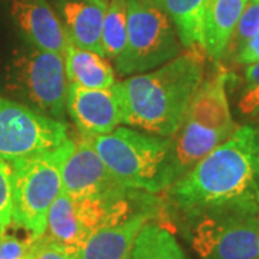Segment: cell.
<instances>
[{
	"instance_id": "6da1fadb",
	"label": "cell",
	"mask_w": 259,
	"mask_h": 259,
	"mask_svg": "<svg viewBox=\"0 0 259 259\" xmlns=\"http://www.w3.org/2000/svg\"><path fill=\"white\" fill-rule=\"evenodd\" d=\"M167 190L189 216L218 209L259 210V130L238 127Z\"/></svg>"
},
{
	"instance_id": "7a4b0ae2",
	"label": "cell",
	"mask_w": 259,
	"mask_h": 259,
	"mask_svg": "<svg viewBox=\"0 0 259 259\" xmlns=\"http://www.w3.org/2000/svg\"><path fill=\"white\" fill-rule=\"evenodd\" d=\"M203 81L204 52L194 48L156 69L115 82L122 104V124L173 137Z\"/></svg>"
},
{
	"instance_id": "3957f363",
	"label": "cell",
	"mask_w": 259,
	"mask_h": 259,
	"mask_svg": "<svg viewBox=\"0 0 259 259\" xmlns=\"http://www.w3.org/2000/svg\"><path fill=\"white\" fill-rule=\"evenodd\" d=\"M91 143L107 168L130 190L158 193L176 182L171 137L117 127L91 137Z\"/></svg>"
},
{
	"instance_id": "277c9868",
	"label": "cell",
	"mask_w": 259,
	"mask_h": 259,
	"mask_svg": "<svg viewBox=\"0 0 259 259\" xmlns=\"http://www.w3.org/2000/svg\"><path fill=\"white\" fill-rule=\"evenodd\" d=\"M221 71L203 81L193 97L173 141L175 176L179 180L238 128L232 118L226 82Z\"/></svg>"
},
{
	"instance_id": "5b68a950",
	"label": "cell",
	"mask_w": 259,
	"mask_h": 259,
	"mask_svg": "<svg viewBox=\"0 0 259 259\" xmlns=\"http://www.w3.org/2000/svg\"><path fill=\"white\" fill-rule=\"evenodd\" d=\"M74 148V140L61 147L9 161L13 185L12 223L35 239L47 232L48 213L62 192V164Z\"/></svg>"
},
{
	"instance_id": "8992f818",
	"label": "cell",
	"mask_w": 259,
	"mask_h": 259,
	"mask_svg": "<svg viewBox=\"0 0 259 259\" xmlns=\"http://www.w3.org/2000/svg\"><path fill=\"white\" fill-rule=\"evenodd\" d=\"M6 90L29 108L64 121L68 93L64 56L30 44L19 48L6 69Z\"/></svg>"
},
{
	"instance_id": "52a82bcc",
	"label": "cell",
	"mask_w": 259,
	"mask_h": 259,
	"mask_svg": "<svg viewBox=\"0 0 259 259\" xmlns=\"http://www.w3.org/2000/svg\"><path fill=\"white\" fill-rule=\"evenodd\" d=\"M171 19L151 0H127V45L115 61L121 75L156 69L182 54Z\"/></svg>"
},
{
	"instance_id": "ba28073f",
	"label": "cell",
	"mask_w": 259,
	"mask_h": 259,
	"mask_svg": "<svg viewBox=\"0 0 259 259\" xmlns=\"http://www.w3.org/2000/svg\"><path fill=\"white\" fill-rule=\"evenodd\" d=\"M190 218L189 241L202 259H259V210L218 209Z\"/></svg>"
},
{
	"instance_id": "9c48e42d",
	"label": "cell",
	"mask_w": 259,
	"mask_h": 259,
	"mask_svg": "<svg viewBox=\"0 0 259 259\" xmlns=\"http://www.w3.org/2000/svg\"><path fill=\"white\" fill-rule=\"evenodd\" d=\"M133 213L128 197L118 200L72 199L61 192L48 213V241L66 253L79 249L98 229L120 222Z\"/></svg>"
},
{
	"instance_id": "30bf717a",
	"label": "cell",
	"mask_w": 259,
	"mask_h": 259,
	"mask_svg": "<svg viewBox=\"0 0 259 259\" xmlns=\"http://www.w3.org/2000/svg\"><path fill=\"white\" fill-rule=\"evenodd\" d=\"M69 127L29 108L22 102L0 97V157L12 161L61 147L69 140Z\"/></svg>"
},
{
	"instance_id": "8fae6325",
	"label": "cell",
	"mask_w": 259,
	"mask_h": 259,
	"mask_svg": "<svg viewBox=\"0 0 259 259\" xmlns=\"http://www.w3.org/2000/svg\"><path fill=\"white\" fill-rule=\"evenodd\" d=\"M62 192L72 199L118 200L130 196V189L104 164L91 137L81 133L62 164Z\"/></svg>"
},
{
	"instance_id": "7c38bea8",
	"label": "cell",
	"mask_w": 259,
	"mask_h": 259,
	"mask_svg": "<svg viewBox=\"0 0 259 259\" xmlns=\"http://www.w3.org/2000/svg\"><path fill=\"white\" fill-rule=\"evenodd\" d=\"M66 112L83 136H104L122 124V104L115 83L111 88H82L68 83Z\"/></svg>"
},
{
	"instance_id": "4fadbf2b",
	"label": "cell",
	"mask_w": 259,
	"mask_h": 259,
	"mask_svg": "<svg viewBox=\"0 0 259 259\" xmlns=\"http://www.w3.org/2000/svg\"><path fill=\"white\" fill-rule=\"evenodd\" d=\"M10 13L30 45L65 56L69 39L47 0H10Z\"/></svg>"
},
{
	"instance_id": "5bb4252c",
	"label": "cell",
	"mask_w": 259,
	"mask_h": 259,
	"mask_svg": "<svg viewBox=\"0 0 259 259\" xmlns=\"http://www.w3.org/2000/svg\"><path fill=\"white\" fill-rule=\"evenodd\" d=\"M154 219V213L143 209L120 222L107 225L94 233L79 249L66 253L69 259H127L141 228Z\"/></svg>"
},
{
	"instance_id": "9a60e30c",
	"label": "cell",
	"mask_w": 259,
	"mask_h": 259,
	"mask_svg": "<svg viewBox=\"0 0 259 259\" xmlns=\"http://www.w3.org/2000/svg\"><path fill=\"white\" fill-rule=\"evenodd\" d=\"M108 2L58 0V10L64 19L62 25L71 44L104 56L101 45L102 20Z\"/></svg>"
},
{
	"instance_id": "2e32d148",
	"label": "cell",
	"mask_w": 259,
	"mask_h": 259,
	"mask_svg": "<svg viewBox=\"0 0 259 259\" xmlns=\"http://www.w3.org/2000/svg\"><path fill=\"white\" fill-rule=\"evenodd\" d=\"M246 0H207L204 8L202 49L212 61L222 59Z\"/></svg>"
},
{
	"instance_id": "e0dca14e",
	"label": "cell",
	"mask_w": 259,
	"mask_h": 259,
	"mask_svg": "<svg viewBox=\"0 0 259 259\" xmlns=\"http://www.w3.org/2000/svg\"><path fill=\"white\" fill-rule=\"evenodd\" d=\"M64 59L68 83L98 90L111 88L117 82L111 64L107 58L94 51L83 49L69 42Z\"/></svg>"
},
{
	"instance_id": "ac0fdd59",
	"label": "cell",
	"mask_w": 259,
	"mask_h": 259,
	"mask_svg": "<svg viewBox=\"0 0 259 259\" xmlns=\"http://www.w3.org/2000/svg\"><path fill=\"white\" fill-rule=\"evenodd\" d=\"M166 12L185 49L202 48L203 16L207 0H151Z\"/></svg>"
},
{
	"instance_id": "d6986e66",
	"label": "cell",
	"mask_w": 259,
	"mask_h": 259,
	"mask_svg": "<svg viewBox=\"0 0 259 259\" xmlns=\"http://www.w3.org/2000/svg\"><path fill=\"white\" fill-rule=\"evenodd\" d=\"M127 259H186L173 232L150 221L139 232Z\"/></svg>"
},
{
	"instance_id": "ffe728a7",
	"label": "cell",
	"mask_w": 259,
	"mask_h": 259,
	"mask_svg": "<svg viewBox=\"0 0 259 259\" xmlns=\"http://www.w3.org/2000/svg\"><path fill=\"white\" fill-rule=\"evenodd\" d=\"M104 58L115 61L127 45V0H110L102 20Z\"/></svg>"
},
{
	"instance_id": "44dd1931",
	"label": "cell",
	"mask_w": 259,
	"mask_h": 259,
	"mask_svg": "<svg viewBox=\"0 0 259 259\" xmlns=\"http://www.w3.org/2000/svg\"><path fill=\"white\" fill-rule=\"evenodd\" d=\"M259 32V0H246L238 25L233 30L226 54H238L243 45ZM225 54V55H226Z\"/></svg>"
},
{
	"instance_id": "7402d4cb",
	"label": "cell",
	"mask_w": 259,
	"mask_h": 259,
	"mask_svg": "<svg viewBox=\"0 0 259 259\" xmlns=\"http://www.w3.org/2000/svg\"><path fill=\"white\" fill-rule=\"evenodd\" d=\"M13 209V185L12 168L8 160L0 157V226H9L12 223Z\"/></svg>"
},
{
	"instance_id": "603a6c76",
	"label": "cell",
	"mask_w": 259,
	"mask_h": 259,
	"mask_svg": "<svg viewBox=\"0 0 259 259\" xmlns=\"http://www.w3.org/2000/svg\"><path fill=\"white\" fill-rule=\"evenodd\" d=\"M239 108L243 114H253L259 110V62L248 65L245 69V87Z\"/></svg>"
},
{
	"instance_id": "cb8c5ba5",
	"label": "cell",
	"mask_w": 259,
	"mask_h": 259,
	"mask_svg": "<svg viewBox=\"0 0 259 259\" xmlns=\"http://www.w3.org/2000/svg\"><path fill=\"white\" fill-rule=\"evenodd\" d=\"M8 226H0V259H22L32 249L35 238H19L16 235L8 233Z\"/></svg>"
},
{
	"instance_id": "d4e9b609",
	"label": "cell",
	"mask_w": 259,
	"mask_h": 259,
	"mask_svg": "<svg viewBox=\"0 0 259 259\" xmlns=\"http://www.w3.org/2000/svg\"><path fill=\"white\" fill-rule=\"evenodd\" d=\"M236 61L243 65L259 62V32L253 37H250L241 51L236 54Z\"/></svg>"
},
{
	"instance_id": "484cf974",
	"label": "cell",
	"mask_w": 259,
	"mask_h": 259,
	"mask_svg": "<svg viewBox=\"0 0 259 259\" xmlns=\"http://www.w3.org/2000/svg\"><path fill=\"white\" fill-rule=\"evenodd\" d=\"M36 259H69V256L58 245L48 241L45 236H40Z\"/></svg>"
},
{
	"instance_id": "4316f807",
	"label": "cell",
	"mask_w": 259,
	"mask_h": 259,
	"mask_svg": "<svg viewBox=\"0 0 259 259\" xmlns=\"http://www.w3.org/2000/svg\"><path fill=\"white\" fill-rule=\"evenodd\" d=\"M101 2H108V0H101Z\"/></svg>"
}]
</instances>
